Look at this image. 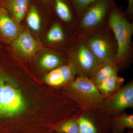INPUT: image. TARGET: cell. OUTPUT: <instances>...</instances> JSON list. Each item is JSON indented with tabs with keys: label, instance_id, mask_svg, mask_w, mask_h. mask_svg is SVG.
I'll use <instances>...</instances> for the list:
<instances>
[{
	"label": "cell",
	"instance_id": "cell-15",
	"mask_svg": "<svg viewBox=\"0 0 133 133\" xmlns=\"http://www.w3.org/2000/svg\"><path fill=\"white\" fill-rule=\"evenodd\" d=\"M124 81V78L116 74L110 76L97 87L103 98H104L121 88Z\"/></svg>",
	"mask_w": 133,
	"mask_h": 133
},
{
	"label": "cell",
	"instance_id": "cell-16",
	"mask_svg": "<svg viewBox=\"0 0 133 133\" xmlns=\"http://www.w3.org/2000/svg\"><path fill=\"white\" fill-rule=\"evenodd\" d=\"M66 64L62 57L51 52L44 53L40 60L41 67L44 70L50 71Z\"/></svg>",
	"mask_w": 133,
	"mask_h": 133
},
{
	"label": "cell",
	"instance_id": "cell-19",
	"mask_svg": "<svg viewBox=\"0 0 133 133\" xmlns=\"http://www.w3.org/2000/svg\"><path fill=\"white\" fill-rule=\"evenodd\" d=\"M27 14L26 21L29 27L33 31H39L41 27V19L35 5H30Z\"/></svg>",
	"mask_w": 133,
	"mask_h": 133
},
{
	"label": "cell",
	"instance_id": "cell-20",
	"mask_svg": "<svg viewBox=\"0 0 133 133\" xmlns=\"http://www.w3.org/2000/svg\"><path fill=\"white\" fill-rule=\"evenodd\" d=\"M95 0H72L75 8L78 22L82 14L88 6Z\"/></svg>",
	"mask_w": 133,
	"mask_h": 133
},
{
	"label": "cell",
	"instance_id": "cell-18",
	"mask_svg": "<svg viewBox=\"0 0 133 133\" xmlns=\"http://www.w3.org/2000/svg\"><path fill=\"white\" fill-rule=\"evenodd\" d=\"M79 113L76 116L60 123L55 129V131L63 133H79V125L78 119Z\"/></svg>",
	"mask_w": 133,
	"mask_h": 133
},
{
	"label": "cell",
	"instance_id": "cell-14",
	"mask_svg": "<svg viewBox=\"0 0 133 133\" xmlns=\"http://www.w3.org/2000/svg\"><path fill=\"white\" fill-rule=\"evenodd\" d=\"M110 133H123L126 129H133V114L123 112L110 119Z\"/></svg>",
	"mask_w": 133,
	"mask_h": 133
},
{
	"label": "cell",
	"instance_id": "cell-17",
	"mask_svg": "<svg viewBox=\"0 0 133 133\" xmlns=\"http://www.w3.org/2000/svg\"><path fill=\"white\" fill-rule=\"evenodd\" d=\"M65 36L64 31L58 23H55L48 31L46 39L48 42L58 44L63 42Z\"/></svg>",
	"mask_w": 133,
	"mask_h": 133
},
{
	"label": "cell",
	"instance_id": "cell-5",
	"mask_svg": "<svg viewBox=\"0 0 133 133\" xmlns=\"http://www.w3.org/2000/svg\"><path fill=\"white\" fill-rule=\"evenodd\" d=\"M108 32L102 29L84 38L87 45L101 62H115L116 43Z\"/></svg>",
	"mask_w": 133,
	"mask_h": 133
},
{
	"label": "cell",
	"instance_id": "cell-26",
	"mask_svg": "<svg viewBox=\"0 0 133 133\" xmlns=\"http://www.w3.org/2000/svg\"><path fill=\"white\" fill-rule=\"evenodd\" d=\"M48 1H50V0H48Z\"/></svg>",
	"mask_w": 133,
	"mask_h": 133
},
{
	"label": "cell",
	"instance_id": "cell-10",
	"mask_svg": "<svg viewBox=\"0 0 133 133\" xmlns=\"http://www.w3.org/2000/svg\"><path fill=\"white\" fill-rule=\"evenodd\" d=\"M19 23L13 19L4 8H0V40L11 43L22 31Z\"/></svg>",
	"mask_w": 133,
	"mask_h": 133
},
{
	"label": "cell",
	"instance_id": "cell-8",
	"mask_svg": "<svg viewBox=\"0 0 133 133\" xmlns=\"http://www.w3.org/2000/svg\"><path fill=\"white\" fill-rule=\"evenodd\" d=\"M11 44L16 52L26 57H33L41 48V44L35 39L28 30L22 31Z\"/></svg>",
	"mask_w": 133,
	"mask_h": 133
},
{
	"label": "cell",
	"instance_id": "cell-11",
	"mask_svg": "<svg viewBox=\"0 0 133 133\" xmlns=\"http://www.w3.org/2000/svg\"><path fill=\"white\" fill-rule=\"evenodd\" d=\"M53 2L57 16L63 22L71 25L75 31L78 20L72 0H53Z\"/></svg>",
	"mask_w": 133,
	"mask_h": 133
},
{
	"label": "cell",
	"instance_id": "cell-12",
	"mask_svg": "<svg viewBox=\"0 0 133 133\" xmlns=\"http://www.w3.org/2000/svg\"><path fill=\"white\" fill-rule=\"evenodd\" d=\"M30 2V0H0V6L6 9L19 24L28 13Z\"/></svg>",
	"mask_w": 133,
	"mask_h": 133
},
{
	"label": "cell",
	"instance_id": "cell-22",
	"mask_svg": "<svg viewBox=\"0 0 133 133\" xmlns=\"http://www.w3.org/2000/svg\"><path fill=\"white\" fill-rule=\"evenodd\" d=\"M128 6L126 11V15L132 16L133 14V0H128Z\"/></svg>",
	"mask_w": 133,
	"mask_h": 133
},
{
	"label": "cell",
	"instance_id": "cell-21",
	"mask_svg": "<svg viewBox=\"0 0 133 133\" xmlns=\"http://www.w3.org/2000/svg\"><path fill=\"white\" fill-rule=\"evenodd\" d=\"M6 74L3 70L0 67V118H2V115L3 90Z\"/></svg>",
	"mask_w": 133,
	"mask_h": 133
},
{
	"label": "cell",
	"instance_id": "cell-13",
	"mask_svg": "<svg viewBox=\"0 0 133 133\" xmlns=\"http://www.w3.org/2000/svg\"><path fill=\"white\" fill-rule=\"evenodd\" d=\"M119 70L115 62H101L90 79L97 86L110 76L118 74Z\"/></svg>",
	"mask_w": 133,
	"mask_h": 133
},
{
	"label": "cell",
	"instance_id": "cell-1",
	"mask_svg": "<svg viewBox=\"0 0 133 133\" xmlns=\"http://www.w3.org/2000/svg\"><path fill=\"white\" fill-rule=\"evenodd\" d=\"M126 16L120 8L115 4L108 17V28L114 33L116 41L115 62L119 69L127 63L131 51L133 24L128 21Z\"/></svg>",
	"mask_w": 133,
	"mask_h": 133
},
{
	"label": "cell",
	"instance_id": "cell-9",
	"mask_svg": "<svg viewBox=\"0 0 133 133\" xmlns=\"http://www.w3.org/2000/svg\"><path fill=\"white\" fill-rule=\"evenodd\" d=\"M77 76L74 68L69 62L50 71L45 76L46 84L52 87H63L70 84Z\"/></svg>",
	"mask_w": 133,
	"mask_h": 133
},
{
	"label": "cell",
	"instance_id": "cell-7",
	"mask_svg": "<svg viewBox=\"0 0 133 133\" xmlns=\"http://www.w3.org/2000/svg\"><path fill=\"white\" fill-rule=\"evenodd\" d=\"M78 119L79 133H110V118L102 110L81 109Z\"/></svg>",
	"mask_w": 133,
	"mask_h": 133
},
{
	"label": "cell",
	"instance_id": "cell-23",
	"mask_svg": "<svg viewBox=\"0 0 133 133\" xmlns=\"http://www.w3.org/2000/svg\"><path fill=\"white\" fill-rule=\"evenodd\" d=\"M125 133H133V129H129Z\"/></svg>",
	"mask_w": 133,
	"mask_h": 133
},
{
	"label": "cell",
	"instance_id": "cell-6",
	"mask_svg": "<svg viewBox=\"0 0 133 133\" xmlns=\"http://www.w3.org/2000/svg\"><path fill=\"white\" fill-rule=\"evenodd\" d=\"M133 108V81L122 86L113 94L103 99L102 111L110 118Z\"/></svg>",
	"mask_w": 133,
	"mask_h": 133
},
{
	"label": "cell",
	"instance_id": "cell-25",
	"mask_svg": "<svg viewBox=\"0 0 133 133\" xmlns=\"http://www.w3.org/2000/svg\"><path fill=\"white\" fill-rule=\"evenodd\" d=\"M1 6H0V8H1Z\"/></svg>",
	"mask_w": 133,
	"mask_h": 133
},
{
	"label": "cell",
	"instance_id": "cell-24",
	"mask_svg": "<svg viewBox=\"0 0 133 133\" xmlns=\"http://www.w3.org/2000/svg\"><path fill=\"white\" fill-rule=\"evenodd\" d=\"M54 133H63L62 132H57V131H55V132Z\"/></svg>",
	"mask_w": 133,
	"mask_h": 133
},
{
	"label": "cell",
	"instance_id": "cell-3",
	"mask_svg": "<svg viewBox=\"0 0 133 133\" xmlns=\"http://www.w3.org/2000/svg\"><path fill=\"white\" fill-rule=\"evenodd\" d=\"M116 0H95L81 16L75 31L76 35L85 38L103 29L105 20Z\"/></svg>",
	"mask_w": 133,
	"mask_h": 133
},
{
	"label": "cell",
	"instance_id": "cell-4",
	"mask_svg": "<svg viewBox=\"0 0 133 133\" xmlns=\"http://www.w3.org/2000/svg\"><path fill=\"white\" fill-rule=\"evenodd\" d=\"M73 41L69 54V62L77 76L90 79L101 62L91 51L84 38L76 35Z\"/></svg>",
	"mask_w": 133,
	"mask_h": 133
},
{
	"label": "cell",
	"instance_id": "cell-2",
	"mask_svg": "<svg viewBox=\"0 0 133 133\" xmlns=\"http://www.w3.org/2000/svg\"><path fill=\"white\" fill-rule=\"evenodd\" d=\"M63 93L83 110H102L104 98L88 78L77 76L72 83L64 87Z\"/></svg>",
	"mask_w": 133,
	"mask_h": 133
}]
</instances>
